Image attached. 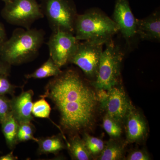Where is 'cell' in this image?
Returning a JSON list of instances; mask_svg holds the SVG:
<instances>
[{
	"label": "cell",
	"instance_id": "cell-16",
	"mask_svg": "<svg viewBox=\"0 0 160 160\" xmlns=\"http://www.w3.org/2000/svg\"><path fill=\"white\" fill-rule=\"evenodd\" d=\"M61 68L57 66L53 60L49 57L39 68L32 73L26 74V79H42L45 78L55 77L61 74L62 72Z\"/></svg>",
	"mask_w": 160,
	"mask_h": 160
},
{
	"label": "cell",
	"instance_id": "cell-21",
	"mask_svg": "<svg viewBox=\"0 0 160 160\" xmlns=\"http://www.w3.org/2000/svg\"><path fill=\"white\" fill-rule=\"evenodd\" d=\"M51 111L50 105L44 98H42L33 103L32 113L35 117L50 120L49 116Z\"/></svg>",
	"mask_w": 160,
	"mask_h": 160
},
{
	"label": "cell",
	"instance_id": "cell-6",
	"mask_svg": "<svg viewBox=\"0 0 160 160\" xmlns=\"http://www.w3.org/2000/svg\"><path fill=\"white\" fill-rule=\"evenodd\" d=\"M1 14L7 23L26 29L44 18L37 0H11L5 3Z\"/></svg>",
	"mask_w": 160,
	"mask_h": 160
},
{
	"label": "cell",
	"instance_id": "cell-25",
	"mask_svg": "<svg viewBox=\"0 0 160 160\" xmlns=\"http://www.w3.org/2000/svg\"><path fill=\"white\" fill-rule=\"evenodd\" d=\"M83 140L88 150L103 142L102 140L98 138L91 136L87 133L84 134Z\"/></svg>",
	"mask_w": 160,
	"mask_h": 160
},
{
	"label": "cell",
	"instance_id": "cell-22",
	"mask_svg": "<svg viewBox=\"0 0 160 160\" xmlns=\"http://www.w3.org/2000/svg\"><path fill=\"white\" fill-rule=\"evenodd\" d=\"M7 76L0 75V95L9 94L13 96L15 89L18 86L11 84Z\"/></svg>",
	"mask_w": 160,
	"mask_h": 160
},
{
	"label": "cell",
	"instance_id": "cell-17",
	"mask_svg": "<svg viewBox=\"0 0 160 160\" xmlns=\"http://www.w3.org/2000/svg\"><path fill=\"white\" fill-rule=\"evenodd\" d=\"M68 146L72 157L74 159H91L92 155L87 149L84 141L79 137L74 136L72 138Z\"/></svg>",
	"mask_w": 160,
	"mask_h": 160
},
{
	"label": "cell",
	"instance_id": "cell-19",
	"mask_svg": "<svg viewBox=\"0 0 160 160\" xmlns=\"http://www.w3.org/2000/svg\"><path fill=\"white\" fill-rule=\"evenodd\" d=\"M103 127L112 139L118 138L122 134L121 123L108 115L106 114L103 118Z\"/></svg>",
	"mask_w": 160,
	"mask_h": 160
},
{
	"label": "cell",
	"instance_id": "cell-11",
	"mask_svg": "<svg viewBox=\"0 0 160 160\" xmlns=\"http://www.w3.org/2000/svg\"><path fill=\"white\" fill-rule=\"evenodd\" d=\"M34 95L32 89L22 92L18 96H13L10 100L11 112L18 124L31 122L33 120L32 110Z\"/></svg>",
	"mask_w": 160,
	"mask_h": 160
},
{
	"label": "cell",
	"instance_id": "cell-2",
	"mask_svg": "<svg viewBox=\"0 0 160 160\" xmlns=\"http://www.w3.org/2000/svg\"><path fill=\"white\" fill-rule=\"evenodd\" d=\"M45 36L43 29L17 28L0 46V58L11 66L31 62L38 54Z\"/></svg>",
	"mask_w": 160,
	"mask_h": 160
},
{
	"label": "cell",
	"instance_id": "cell-30",
	"mask_svg": "<svg viewBox=\"0 0 160 160\" xmlns=\"http://www.w3.org/2000/svg\"><path fill=\"white\" fill-rule=\"evenodd\" d=\"M0 153H1V152H0Z\"/></svg>",
	"mask_w": 160,
	"mask_h": 160
},
{
	"label": "cell",
	"instance_id": "cell-10",
	"mask_svg": "<svg viewBox=\"0 0 160 160\" xmlns=\"http://www.w3.org/2000/svg\"><path fill=\"white\" fill-rule=\"evenodd\" d=\"M112 20L127 42L137 35L136 22L129 0H115Z\"/></svg>",
	"mask_w": 160,
	"mask_h": 160
},
{
	"label": "cell",
	"instance_id": "cell-18",
	"mask_svg": "<svg viewBox=\"0 0 160 160\" xmlns=\"http://www.w3.org/2000/svg\"><path fill=\"white\" fill-rule=\"evenodd\" d=\"M124 148L122 145L115 141L110 140L104 146V149L100 153L99 160H119L122 159Z\"/></svg>",
	"mask_w": 160,
	"mask_h": 160
},
{
	"label": "cell",
	"instance_id": "cell-27",
	"mask_svg": "<svg viewBox=\"0 0 160 160\" xmlns=\"http://www.w3.org/2000/svg\"><path fill=\"white\" fill-rule=\"evenodd\" d=\"M7 39L6 29L3 24L0 22V46Z\"/></svg>",
	"mask_w": 160,
	"mask_h": 160
},
{
	"label": "cell",
	"instance_id": "cell-20",
	"mask_svg": "<svg viewBox=\"0 0 160 160\" xmlns=\"http://www.w3.org/2000/svg\"><path fill=\"white\" fill-rule=\"evenodd\" d=\"M34 127L31 122L19 124L18 132V143L32 141L37 142L38 138L34 136Z\"/></svg>",
	"mask_w": 160,
	"mask_h": 160
},
{
	"label": "cell",
	"instance_id": "cell-13",
	"mask_svg": "<svg viewBox=\"0 0 160 160\" xmlns=\"http://www.w3.org/2000/svg\"><path fill=\"white\" fill-rule=\"evenodd\" d=\"M136 34L146 41L160 40V14L158 11L154 12L143 19H136Z\"/></svg>",
	"mask_w": 160,
	"mask_h": 160
},
{
	"label": "cell",
	"instance_id": "cell-7",
	"mask_svg": "<svg viewBox=\"0 0 160 160\" xmlns=\"http://www.w3.org/2000/svg\"><path fill=\"white\" fill-rule=\"evenodd\" d=\"M103 46V44L89 41L79 42L69 63L79 67L87 77L95 80Z\"/></svg>",
	"mask_w": 160,
	"mask_h": 160
},
{
	"label": "cell",
	"instance_id": "cell-14",
	"mask_svg": "<svg viewBox=\"0 0 160 160\" xmlns=\"http://www.w3.org/2000/svg\"><path fill=\"white\" fill-rule=\"evenodd\" d=\"M2 131L5 137L6 144L9 149H13L18 144V132L19 124L13 116L10 114L2 122Z\"/></svg>",
	"mask_w": 160,
	"mask_h": 160
},
{
	"label": "cell",
	"instance_id": "cell-1",
	"mask_svg": "<svg viewBox=\"0 0 160 160\" xmlns=\"http://www.w3.org/2000/svg\"><path fill=\"white\" fill-rule=\"evenodd\" d=\"M40 97L54 104L59 112L61 127L66 131L79 132L93 122L97 96L77 72L69 69L54 77Z\"/></svg>",
	"mask_w": 160,
	"mask_h": 160
},
{
	"label": "cell",
	"instance_id": "cell-28",
	"mask_svg": "<svg viewBox=\"0 0 160 160\" xmlns=\"http://www.w3.org/2000/svg\"><path fill=\"white\" fill-rule=\"evenodd\" d=\"M18 159V158L14 156L12 152H11L5 155L0 156V160H16Z\"/></svg>",
	"mask_w": 160,
	"mask_h": 160
},
{
	"label": "cell",
	"instance_id": "cell-26",
	"mask_svg": "<svg viewBox=\"0 0 160 160\" xmlns=\"http://www.w3.org/2000/svg\"><path fill=\"white\" fill-rule=\"evenodd\" d=\"M11 67L10 65L4 62L0 58V75H4L7 76H9Z\"/></svg>",
	"mask_w": 160,
	"mask_h": 160
},
{
	"label": "cell",
	"instance_id": "cell-9",
	"mask_svg": "<svg viewBox=\"0 0 160 160\" xmlns=\"http://www.w3.org/2000/svg\"><path fill=\"white\" fill-rule=\"evenodd\" d=\"M79 42L72 32L64 31L52 32L47 43L50 58L60 68L65 66L69 63Z\"/></svg>",
	"mask_w": 160,
	"mask_h": 160
},
{
	"label": "cell",
	"instance_id": "cell-3",
	"mask_svg": "<svg viewBox=\"0 0 160 160\" xmlns=\"http://www.w3.org/2000/svg\"><path fill=\"white\" fill-rule=\"evenodd\" d=\"M119 32L117 25L102 12L91 9L78 14L74 34L79 41H89L106 45Z\"/></svg>",
	"mask_w": 160,
	"mask_h": 160
},
{
	"label": "cell",
	"instance_id": "cell-15",
	"mask_svg": "<svg viewBox=\"0 0 160 160\" xmlns=\"http://www.w3.org/2000/svg\"><path fill=\"white\" fill-rule=\"evenodd\" d=\"M39 154H57L65 148L62 139L58 136L38 138Z\"/></svg>",
	"mask_w": 160,
	"mask_h": 160
},
{
	"label": "cell",
	"instance_id": "cell-5",
	"mask_svg": "<svg viewBox=\"0 0 160 160\" xmlns=\"http://www.w3.org/2000/svg\"><path fill=\"white\" fill-rule=\"evenodd\" d=\"M40 5L52 32L64 31L74 34L78 14L72 0H42Z\"/></svg>",
	"mask_w": 160,
	"mask_h": 160
},
{
	"label": "cell",
	"instance_id": "cell-8",
	"mask_svg": "<svg viewBox=\"0 0 160 160\" xmlns=\"http://www.w3.org/2000/svg\"><path fill=\"white\" fill-rule=\"evenodd\" d=\"M97 98L106 114L120 123L125 121L130 109L133 107L125 91L122 88L115 86L108 90L100 89Z\"/></svg>",
	"mask_w": 160,
	"mask_h": 160
},
{
	"label": "cell",
	"instance_id": "cell-12",
	"mask_svg": "<svg viewBox=\"0 0 160 160\" xmlns=\"http://www.w3.org/2000/svg\"><path fill=\"white\" fill-rule=\"evenodd\" d=\"M125 121L126 138L129 142H137L144 139L147 134V125L144 118L133 106L128 112Z\"/></svg>",
	"mask_w": 160,
	"mask_h": 160
},
{
	"label": "cell",
	"instance_id": "cell-23",
	"mask_svg": "<svg viewBox=\"0 0 160 160\" xmlns=\"http://www.w3.org/2000/svg\"><path fill=\"white\" fill-rule=\"evenodd\" d=\"M11 112L10 99L5 95H0V123Z\"/></svg>",
	"mask_w": 160,
	"mask_h": 160
},
{
	"label": "cell",
	"instance_id": "cell-4",
	"mask_svg": "<svg viewBox=\"0 0 160 160\" xmlns=\"http://www.w3.org/2000/svg\"><path fill=\"white\" fill-rule=\"evenodd\" d=\"M106 46L100 58L96 78L92 83L98 90H108L118 85L124 58L123 49L112 40Z\"/></svg>",
	"mask_w": 160,
	"mask_h": 160
},
{
	"label": "cell",
	"instance_id": "cell-24",
	"mask_svg": "<svg viewBox=\"0 0 160 160\" xmlns=\"http://www.w3.org/2000/svg\"><path fill=\"white\" fill-rule=\"evenodd\" d=\"M126 159L128 160H149L150 156L146 152L142 150H136L129 153Z\"/></svg>",
	"mask_w": 160,
	"mask_h": 160
},
{
	"label": "cell",
	"instance_id": "cell-29",
	"mask_svg": "<svg viewBox=\"0 0 160 160\" xmlns=\"http://www.w3.org/2000/svg\"><path fill=\"white\" fill-rule=\"evenodd\" d=\"M3 2H4L6 3L8 2H9V1H11V0H2Z\"/></svg>",
	"mask_w": 160,
	"mask_h": 160
}]
</instances>
